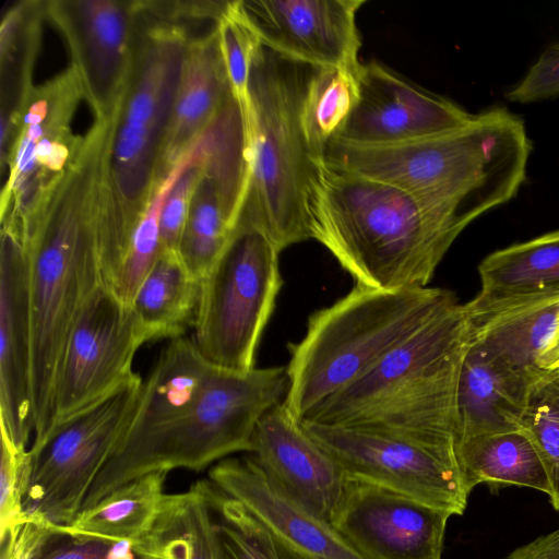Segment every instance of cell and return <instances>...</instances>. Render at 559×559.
I'll use <instances>...</instances> for the list:
<instances>
[{"mask_svg":"<svg viewBox=\"0 0 559 559\" xmlns=\"http://www.w3.org/2000/svg\"><path fill=\"white\" fill-rule=\"evenodd\" d=\"M0 430V537L16 538L25 524L22 513V491L29 464V451L27 448L15 445L1 424Z\"/></svg>","mask_w":559,"mask_h":559,"instance_id":"cell-36","label":"cell"},{"mask_svg":"<svg viewBox=\"0 0 559 559\" xmlns=\"http://www.w3.org/2000/svg\"><path fill=\"white\" fill-rule=\"evenodd\" d=\"M533 151L525 122L492 106L456 131L391 144L333 140L323 162L393 186L469 223L512 200Z\"/></svg>","mask_w":559,"mask_h":559,"instance_id":"cell-3","label":"cell"},{"mask_svg":"<svg viewBox=\"0 0 559 559\" xmlns=\"http://www.w3.org/2000/svg\"><path fill=\"white\" fill-rule=\"evenodd\" d=\"M142 385L139 376L74 414L39 445L28 449L22 491L25 523L71 525L128 430Z\"/></svg>","mask_w":559,"mask_h":559,"instance_id":"cell-10","label":"cell"},{"mask_svg":"<svg viewBox=\"0 0 559 559\" xmlns=\"http://www.w3.org/2000/svg\"><path fill=\"white\" fill-rule=\"evenodd\" d=\"M463 481L468 493L479 484L500 489L528 487L551 496L544 462L523 430L483 435L455 444Z\"/></svg>","mask_w":559,"mask_h":559,"instance_id":"cell-27","label":"cell"},{"mask_svg":"<svg viewBox=\"0 0 559 559\" xmlns=\"http://www.w3.org/2000/svg\"><path fill=\"white\" fill-rule=\"evenodd\" d=\"M468 317L474 340L497 364L531 385L548 371L538 359L559 329V292Z\"/></svg>","mask_w":559,"mask_h":559,"instance_id":"cell-21","label":"cell"},{"mask_svg":"<svg viewBox=\"0 0 559 559\" xmlns=\"http://www.w3.org/2000/svg\"><path fill=\"white\" fill-rule=\"evenodd\" d=\"M312 69L263 46L251 68V108L245 117L250 180L240 218L261 227L281 251L311 239L308 202L318 163L301 110Z\"/></svg>","mask_w":559,"mask_h":559,"instance_id":"cell-7","label":"cell"},{"mask_svg":"<svg viewBox=\"0 0 559 559\" xmlns=\"http://www.w3.org/2000/svg\"><path fill=\"white\" fill-rule=\"evenodd\" d=\"M46 17L62 33L96 120L115 116L135 56L136 1H45Z\"/></svg>","mask_w":559,"mask_h":559,"instance_id":"cell-13","label":"cell"},{"mask_svg":"<svg viewBox=\"0 0 559 559\" xmlns=\"http://www.w3.org/2000/svg\"><path fill=\"white\" fill-rule=\"evenodd\" d=\"M449 512L348 476L331 525L364 559H441Z\"/></svg>","mask_w":559,"mask_h":559,"instance_id":"cell-14","label":"cell"},{"mask_svg":"<svg viewBox=\"0 0 559 559\" xmlns=\"http://www.w3.org/2000/svg\"><path fill=\"white\" fill-rule=\"evenodd\" d=\"M523 430L546 467L550 503L559 512V370L547 371L532 386L521 417Z\"/></svg>","mask_w":559,"mask_h":559,"instance_id":"cell-34","label":"cell"},{"mask_svg":"<svg viewBox=\"0 0 559 559\" xmlns=\"http://www.w3.org/2000/svg\"><path fill=\"white\" fill-rule=\"evenodd\" d=\"M533 385L497 364L473 336L457 382L455 444L520 430Z\"/></svg>","mask_w":559,"mask_h":559,"instance_id":"cell-22","label":"cell"},{"mask_svg":"<svg viewBox=\"0 0 559 559\" xmlns=\"http://www.w3.org/2000/svg\"><path fill=\"white\" fill-rule=\"evenodd\" d=\"M478 272L481 288L464 305L469 316L559 292V230L492 252L481 261Z\"/></svg>","mask_w":559,"mask_h":559,"instance_id":"cell-24","label":"cell"},{"mask_svg":"<svg viewBox=\"0 0 559 559\" xmlns=\"http://www.w3.org/2000/svg\"><path fill=\"white\" fill-rule=\"evenodd\" d=\"M504 97L519 104L559 97V41L550 44L542 52L525 76Z\"/></svg>","mask_w":559,"mask_h":559,"instance_id":"cell-38","label":"cell"},{"mask_svg":"<svg viewBox=\"0 0 559 559\" xmlns=\"http://www.w3.org/2000/svg\"><path fill=\"white\" fill-rule=\"evenodd\" d=\"M216 366L185 336L171 340L146 380L122 441L142 438L183 415L199 399Z\"/></svg>","mask_w":559,"mask_h":559,"instance_id":"cell-23","label":"cell"},{"mask_svg":"<svg viewBox=\"0 0 559 559\" xmlns=\"http://www.w3.org/2000/svg\"><path fill=\"white\" fill-rule=\"evenodd\" d=\"M235 229L212 182L202 175L194 191L178 252L200 282L227 246Z\"/></svg>","mask_w":559,"mask_h":559,"instance_id":"cell-33","label":"cell"},{"mask_svg":"<svg viewBox=\"0 0 559 559\" xmlns=\"http://www.w3.org/2000/svg\"><path fill=\"white\" fill-rule=\"evenodd\" d=\"M360 67V66H359ZM359 68H313L301 110L309 150L317 163L323 162L328 145L338 138L358 100Z\"/></svg>","mask_w":559,"mask_h":559,"instance_id":"cell-30","label":"cell"},{"mask_svg":"<svg viewBox=\"0 0 559 559\" xmlns=\"http://www.w3.org/2000/svg\"><path fill=\"white\" fill-rule=\"evenodd\" d=\"M144 343L146 338L131 305L99 285L66 342L53 385L47 437L74 414L138 378L132 365Z\"/></svg>","mask_w":559,"mask_h":559,"instance_id":"cell-11","label":"cell"},{"mask_svg":"<svg viewBox=\"0 0 559 559\" xmlns=\"http://www.w3.org/2000/svg\"><path fill=\"white\" fill-rule=\"evenodd\" d=\"M215 29L231 92L246 117L251 108V68L254 56L262 45L243 17L239 0L227 1L215 21Z\"/></svg>","mask_w":559,"mask_h":559,"instance_id":"cell-35","label":"cell"},{"mask_svg":"<svg viewBox=\"0 0 559 559\" xmlns=\"http://www.w3.org/2000/svg\"><path fill=\"white\" fill-rule=\"evenodd\" d=\"M203 176L214 186L225 216L236 229L250 180V151L243 111L230 92L195 142Z\"/></svg>","mask_w":559,"mask_h":559,"instance_id":"cell-25","label":"cell"},{"mask_svg":"<svg viewBox=\"0 0 559 559\" xmlns=\"http://www.w3.org/2000/svg\"><path fill=\"white\" fill-rule=\"evenodd\" d=\"M143 540L155 559H217L212 510L203 480L186 491L166 493Z\"/></svg>","mask_w":559,"mask_h":559,"instance_id":"cell-28","label":"cell"},{"mask_svg":"<svg viewBox=\"0 0 559 559\" xmlns=\"http://www.w3.org/2000/svg\"><path fill=\"white\" fill-rule=\"evenodd\" d=\"M110 124L95 121L21 227L28 263L35 438L47 437L60 358L83 307L102 285L98 227Z\"/></svg>","mask_w":559,"mask_h":559,"instance_id":"cell-1","label":"cell"},{"mask_svg":"<svg viewBox=\"0 0 559 559\" xmlns=\"http://www.w3.org/2000/svg\"><path fill=\"white\" fill-rule=\"evenodd\" d=\"M359 95L338 138L355 144H391L437 136L469 124L475 114L370 61L358 71Z\"/></svg>","mask_w":559,"mask_h":559,"instance_id":"cell-16","label":"cell"},{"mask_svg":"<svg viewBox=\"0 0 559 559\" xmlns=\"http://www.w3.org/2000/svg\"><path fill=\"white\" fill-rule=\"evenodd\" d=\"M506 559H559V530L515 548Z\"/></svg>","mask_w":559,"mask_h":559,"instance_id":"cell-39","label":"cell"},{"mask_svg":"<svg viewBox=\"0 0 559 559\" xmlns=\"http://www.w3.org/2000/svg\"><path fill=\"white\" fill-rule=\"evenodd\" d=\"M209 479L308 559H364L330 523L275 488L252 456L218 461Z\"/></svg>","mask_w":559,"mask_h":559,"instance_id":"cell-19","label":"cell"},{"mask_svg":"<svg viewBox=\"0 0 559 559\" xmlns=\"http://www.w3.org/2000/svg\"><path fill=\"white\" fill-rule=\"evenodd\" d=\"M472 341L469 317L456 300L304 420L455 450L457 382Z\"/></svg>","mask_w":559,"mask_h":559,"instance_id":"cell-5","label":"cell"},{"mask_svg":"<svg viewBox=\"0 0 559 559\" xmlns=\"http://www.w3.org/2000/svg\"><path fill=\"white\" fill-rule=\"evenodd\" d=\"M167 474L155 471L121 485L82 509L69 527L110 538L142 540L158 515Z\"/></svg>","mask_w":559,"mask_h":559,"instance_id":"cell-29","label":"cell"},{"mask_svg":"<svg viewBox=\"0 0 559 559\" xmlns=\"http://www.w3.org/2000/svg\"><path fill=\"white\" fill-rule=\"evenodd\" d=\"M200 292L179 252L160 250L131 302L146 342L182 337L194 325Z\"/></svg>","mask_w":559,"mask_h":559,"instance_id":"cell-26","label":"cell"},{"mask_svg":"<svg viewBox=\"0 0 559 559\" xmlns=\"http://www.w3.org/2000/svg\"><path fill=\"white\" fill-rule=\"evenodd\" d=\"M14 559H155L144 540L117 539L40 522H26Z\"/></svg>","mask_w":559,"mask_h":559,"instance_id":"cell-32","label":"cell"},{"mask_svg":"<svg viewBox=\"0 0 559 559\" xmlns=\"http://www.w3.org/2000/svg\"><path fill=\"white\" fill-rule=\"evenodd\" d=\"M456 300L439 287L385 290L356 284L331 306L314 311L302 340L289 345L284 405L301 423Z\"/></svg>","mask_w":559,"mask_h":559,"instance_id":"cell-6","label":"cell"},{"mask_svg":"<svg viewBox=\"0 0 559 559\" xmlns=\"http://www.w3.org/2000/svg\"><path fill=\"white\" fill-rule=\"evenodd\" d=\"M250 453L275 488L331 524L348 475L283 402L259 420Z\"/></svg>","mask_w":559,"mask_h":559,"instance_id":"cell-17","label":"cell"},{"mask_svg":"<svg viewBox=\"0 0 559 559\" xmlns=\"http://www.w3.org/2000/svg\"><path fill=\"white\" fill-rule=\"evenodd\" d=\"M139 11L132 72L111 119L107 202L98 230L104 283L117 288L131 240L158 181V163L177 95L190 35L175 20L136 1Z\"/></svg>","mask_w":559,"mask_h":559,"instance_id":"cell-4","label":"cell"},{"mask_svg":"<svg viewBox=\"0 0 559 559\" xmlns=\"http://www.w3.org/2000/svg\"><path fill=\"white\" fill-rule=\"evenodd\" d=\"M308 218L356 284L396 290L427 287L451 245L471 224L390 185L319 162Z\"/></svg>","mask_w":559,"mask_h":559,"instance_id":"cell-2","label":"cell"},{"mask_svg":"<svg viewBox=\"0 0 559 559\" xmlns=\"http://www.w3.org/2000/svg\"><path fill=\"white\" fill-rule=\"evenodd\" d=\"M365 0H239L260 44L311 68L361 64L356 14Z\"/></svg>","mask_w":559,"mask_h":559,"instance_id":"cell-15","label":"cell"},{"mask_svg":"<svg viewBox=\"0 0 559 559\" xmlns=\"http://www.w3.org/2000/svg\"><path fill=\"white\" fill-rule=\"evenodd\" d=\"M306 431L350 477L403 492L462 515L467 506L455 450L350 426L302 420Z\"/></svg>","mask_w":559,"mask_h":559,"instance_id":"cell-12","label":"cell"},{"mask_svg":"<svg viewBox=\"0 0 559 559\" xmlns=\"http://www.w3.org/2000/svg\"><path fill=\"white\" fill-rule=\"evenodd\" d=\"M538 365L543 370H559V329L551 342L542 353L538 359Z\"/></svg>","mask_w":559,"mask_h":559,"instance_id":"cell-40","label":"cell"},{"mask_svg":"<svg viewBox=\"0 0 559 559\" xmlns=\"http://www.w3.org/2000/svg\"><path fill=\"white\" fill-rule=\"evenodd\" d=\"M0 424L15 445L27 447L34 432L28 263L22 237L4 226L0 250Z\"/></svg>","mask_w":559,"mask_h":559,"instance_id":"cell-18","label":"cell"},{"mask_svg":"<svg viewBox=\"0 0 559 559\" xmlns=\"http://www.w3.org/2000/svg\"><path fill=\"white\" fill-rule=\"evenodd\" d=\"M277 248L259 226L240 218L201 281L193 342L215 366L248 371L282 286Z\"/></svg>","mask_w":559,"mask_h":559,"instance_id":"cell-9","label":"cell"},{"mask_svg":"<svg viewBox=\"0 0 559 559\" xmlns=\"http://www.w3.org/2000/svg\"><path fill=\"white\" fill-rule=\"evenodd\" d=\"M203 484L212 510L217 559H308L210 479Z\"/></svg>","mask_w":559,"mask_h":559,"instance_id":"cell-31","label":"cell"},{"mask_svg":"<svg viewBox=\"0 0 559 559\" xmlns=\"http://www.w3.org/2000/svg\"><path fill=\"white\" fill-rule=\"evenodd\" d=\"M286 367L237 371L216 366L197 402L178 419L142 438L122 441L107 461L82 509L151 472L202 471L237 452H251L262 416L283 402Z\"/></svg>","mask_w":559,"mask_h":559,"instance_id":"cell-8","label":"cell"},{"mask_svg":"<svg viewBox=\"0 0 559 559\" xmlns=\"http://www.w3.org/2000/svg\"><path fill=\"white\" fill-rule=\"evenodd\" d=\"M202 175L198 157V160L188 167L168 194L159 223L160 250L178 251L191 201Z\"/></svg>","mask_w":559,"mask_h":559,"instance_id":"cell-37","label":"cell"},{"mask_svg":"<svg viewBox=\"0 0 559 559\" xmlns=\"http://www.w3.org/2000/svg\"><path fill=\"white\" fill-rule=\"evenodd\" d=\"M231 92L214 27L188 45L171 117L162 145L158 181L185 157Z\"/></svg>","mask_w":559,"mask_h":559,"instance_id":"cell-20","label":"cell"}]
</instances>
